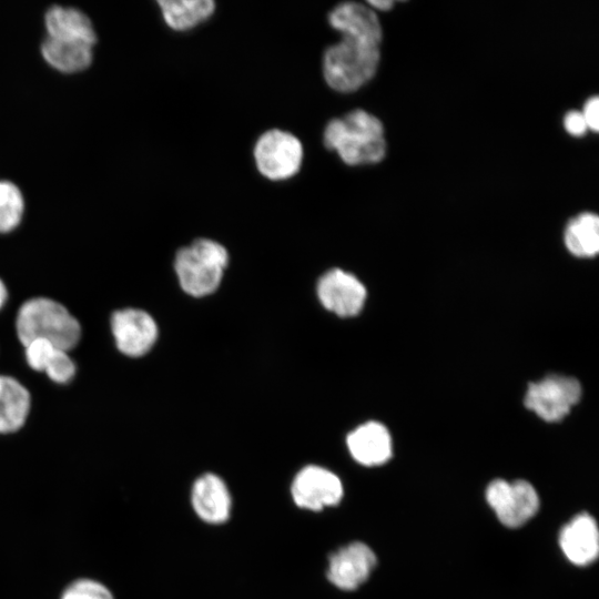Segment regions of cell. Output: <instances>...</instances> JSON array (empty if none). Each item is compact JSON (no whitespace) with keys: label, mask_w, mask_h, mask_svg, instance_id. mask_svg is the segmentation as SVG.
Instances as JSON below:
<instances>
[{"label":"cell","mask_w":599,"mask_h":599,"mask_svg":"<svg viewBox=\"0 0 599 599\" xmlns=\"http://www.w3.org/2000/svg\"><path fill=\"white\" fill-rule=\"evenodd\" d=\"M323 142L326 149L353 166L377 163L386 152L382 122L362 109L332 119L325 125Z\"/></svg>","instance_id":"cell-1"},{"label":"cell","mask_w":599,"mask_h":599,"mask_svg":"<svg viewBox=\"0 0 599 599\" xmlns=\"http://www.w3.org/2000/svg\"><path fill=\"white\" fill-rule=\"evenodd\" d=\"M382 38L344 34L323 54V75L327 85L351 93L369 81L378 67Z\"/></svg>","instance_id":"cell-2"},{"label":"cell","mask_w":599,"mask_h":599,"mask_svg":"<svg viewBox=\"0 0 599 599\" xmlns=\"http://www.w3.org/2000/svg\"><path fill=\"white\" fill-rule=\"evenodd\" d=\"M16 327L24 346L42 339L68 352L81 336L77 318L60 303L44 297L29 300L20 307Z\"/></svg>","instance_id":"cell-3"},{"label":"cell","mask_w":599,"mask_h":599,"mask_svg":"<svg viewBox=\"0 0 599 599\" xmlns=\"http://www.w3.org/2000/svg\"><path fill=\"white\" fill-rule=\"evenodd\" d=\"M229 264L227 250L211 238H196L175 255L174 270L181 288L194 297L217 290Z\"/></svg>","instance_id":"cell-4"},{"label":"cell","mask_w":599,"mask_h":599,"mask_svg":"<svg viewBox=\"0 0 599 599\" xmlns=\"http://www.w3.org/2000/svg\"><path fill=\"white\" fill-rule=\"evenodd\" d=\"M303 154V145L298 138L281 129H271L262 133L253 151L258 172L272 181L294 176L301 169Z\"/></svg>","instance_id":"cell-5"},{"label":"cell","mask_w":599,"mask_h":599,"mask_svg":"<svg viewBox=\"0 0 599 599\" xmlns=\"http://www.w3.org/2000/svg\"><path fill=\"white\" fill-rule=\"evenodd\" d=\"M581 397L580 383L569 376L550 374L530 383L525 406L546 422H558L569 414Z\"/></svg>","instance_id":"cell-6"},{"label":"cell","mask_w":599,"mask_h":599,"mask_svg":"<svg viewBox=\"0 0 599 599\" xmlns=\"http://www.w3.org/2000/svg\"><path fill=\"white\" fill-rule=\"evenodd\" d=\"M486 499L499 521L516 528L528 521L539 508V497L534 486L522 479L509 483L493 480L486 489Z\"/></svg>","instance_id":"cell-7"},{"label":"cell","mask_w":599,"mask_h":599,"mask_svg":"<svg viewBox=\"0 0 599 599\" xmlns=\"http://www.w3.org/2000/svg\"><path fill=\"white\" fill-rule=\"evenodd\" d=\"M292 498L300 508L321 511L337 505L344 494L343 484L333 471L308 465L294 477L291 486Z\"/></svg>","instance_id":"cell-8"},{"label":"cell","mask_w":599,"mask_h":599,"mask_svg":"<svg viewBox=\"0 0 599 599\" xmlns=\"http://www.w3.org/2000/svg\"><path fill=\"white\" fill-rule=\"evenodd\" d=\"M321 304L339 317L357 315L366 301L367 292L363 283L353 274L341 268L324 273L316 286Z\"/></svg>","instance_id":"cell-9"},{"label":"cell","mask_w":599,"mask_h":599,"mask_svg":"<svg viewBox=\"0 0 599 599\" xmlns=\"http://www.w3.org/2000/svg\"><path fill=\"white\" fill-rule=\"evenodd\" d=\"M376 556L364 542H351L328 558L327 579L338 589L351 591L364 583L374 567Z\"/></svg>","instance_id":"cell-10"},{"label":"cell","mask_w":599,"mask_h":599,"mask_svg":"<svg viewBox=\"0 0 599 599\" xmlns=\"http://www.w3.org/2000/svg\"><path fill=\"white\" fill-rule=\"evenodd\" d=\"M118 348L128 356H142L154 345L158 326L153 317L142 309L116 311L111 319Z\"/></svg>","instance_id":"cell-11"},{"label":"cell","mask_w":599,"mask_h":599,"mask_svg":"<svg viewBox=\"0 0 599 599\" xmlns=\"http://www.w3.org/2000/svg\"><path fill=\"white\" fill-rule=\"evenodd\" d=\"M191 502L197 517L207 524H223L231 514L229 488L222 478L212 473H206L194 481Z\"/></svg>","instance_id":"cell-12"},{"label":"cell","mask_w":599,"mask_h":599,"mask_svg":"<svg viewBox=\"0 0 599 599\" xmlns=\"http://www.w3.org/2000/svg\"><path fill=\"white\" fill-rule=\"evenodd\" d=\"M559 545L565 556L577 566L591 564L599 552V532L588 514L573 517L560 531Z\"/></svg>","instance_id":"cell-13"},{"label":"cell","mask_w":599,"mask_h":599,"mask_svg":"<svg viewBox=\"0 0 599 599\" xmlns=\"http://www.w3.org/2000/svg\"><path fill=\"white\" fill-rule=\"evenodd\" d=\"M346 444L352 457L364 466H378L392 456V439L378 422H367L351 432Z\"/></svg>","instance_id":"cell-14"},{"label":"cell","mask_w":599,"mask_h":599,"mask_svg":"<svg viewBox=\"0 0 599 599\" xmlns=\"http://www.w3.org/2000/svg\"><path fill=\"white\" fill-rule=\"evenodd\" d=\"M47 37L95 44L97 34L90 19L80 10L55 6L44 17Z\"/></svg>","instance_id":"cell-15"},{"label":"cell","mask_w":599,"mask_h":599,"mask_svg":"<svg viewBox=\"0 0 599 599\" xmlns=\"http://www.w3.org/2000/svg\"><path fill=\"white\" fill-rule=\"evenodd\" d=\"M329 26L341 35L356 34L382 38V26L374 10L359 2L347 1L328 13Z\"/></svg>","instance_id":"cell-16"},{"label":"cell","mask_w":599,"mask_h":599,"mask_svg":"<svg viewBox=\"0 0 599 599\" xmlns=\"http://www.w3.org/2000/svg\"><path fill=\"white\" fill-rule=\"evenodd\" d=\"M26 358L31 368L44 372L55 383H68L75 373L73 361L47 341H34L26 346Z\"/></svg>","instance_id":"cell-17"},{"label":"cell","mask_w":599,"mask_h":599,"mask_svg":"<svg viewBox=\"0 0 599 599\" xmlns=\"http://www.w3.org/2000/svg\"><path fill=\"white\" fill-rule=\"evenodd\" d=\"M93 44L47 37L41 45L44 60L55 70L74 73L87 69L93 58Z\"/></svg>","instance_id":"cell-18"},{"label":"cell","mask_w":599,"mask_h":599,"mask_svg":"<svg viewBox=\"0 0 599 599\" xmlns=\"http://www.w3.org/2000/svg\"><path fill=\"white\" fill-rule=\"evenodd\" d=\"M30 409V395L24 386L10 376L0 375V433L19 429Z\"/></svg>","instance_id":"cell-19"},{"label":"cell","mask_w":599,"mask_h":599,"mask_svg":"<svg viewBox=\"0 0 599 599\" xmlns=\"http://www.w3.org/2000/svg\"><path fill=\"white\" fill-rule=\"evenodd\" d=\"M165 23L175 31H186L206 21L215 11L213 0H160Z\"/></svg>","instance_id":"cell-20"},{"label":"cell","mask_w":599,"mask_h":599,"mask_svg":"<svg viewBox=\"0 0 599 599\" xmlns=\"http://www.w3.org/2000/svg\"><path fill=\"white\" fill-rule=\"evenodd\" d=\"M565 244L578 257H591L599 251V219L585 212L572 219L566 226Z\"/></svg>","instance_id":"cell-21"},{"label":"cell","mask_w":599,"mask_h":599,"mask_svg":"<svg viewBox=\"0 0 599 599\" xmlns=\"http://www.w3.org/2000/svg\"><path fill=\"white\" fill-rule=\"evenodd\" d=\"M23 210L24 201L19 187L10 181H0V233L17 227Z\"/></svg>","instance_id":"cell-22"},{"label":"cell","mask_w":599,"mask_h":599,"mask_svg":"<svg viewBox=\"0 0 599 599\" xmlns=\"http://www.w3.org/2000/svg\"><path fill=\"white\" fill-rule=\"evenodd\" d=\"M61 599H113V596L103 585L81 579L70 585Z\"/></svg>","instance_id":"cell-23"},{"label":"cell","mask_w":599,"mask_h":599,"mask_svg":"<svg viewBox=\"0 0 599 599\" xmlns=\"http://www.w3.org/2000/svg\"><path fill=\"white\" fill-rule=\"evenodd\" d=\"M565 129L573 136H581L586 133L588 126L581 112L570 111L564 120Z\"/></svg>","instance_id":"cell-24"},{"label":"cell","mask_w":599,"mask_h":599,"mask_svg":"<svg viewBox=\"0 0 599 599\" xmlns=\"http://www.w3.org/2000/svg\"><path fill=\"white\" fill-rule=\"evenodd\" d=\"M599 99L597 95L589 98L585 103L583 108V119L587 123V126L595 132L599 129Z\"/></svg>","instance_id":"cell-25"},{"label":"cell","mask_w":599,"mask_h":599,"mask_svg":"<svg viewBox=\"0 0 599 599\" xmlns=\"http://www.w3.org/2000/svg\"><path fill=\"white\" fill-rule=\"evenodd\" d=\"M393 3L394 2L390 0H370L367 2L373 9L378 10H388L392 8Z\"/></svg>","instance_id":"cell-26"},{"label":"cell","mask_w":599,"mask_h":599,"mask_svg":"<svg viewBox=\"0 0 599 599\" xmlns=\"http://www.w3.org/2000/svg\"><path fill=\"white\" fill-rule=\"evenodd\" d=\"M7 301V290L4 284L0 281V308L4 305Z\"/></svg>","instance_id":"cell-27"}]
</instances>
